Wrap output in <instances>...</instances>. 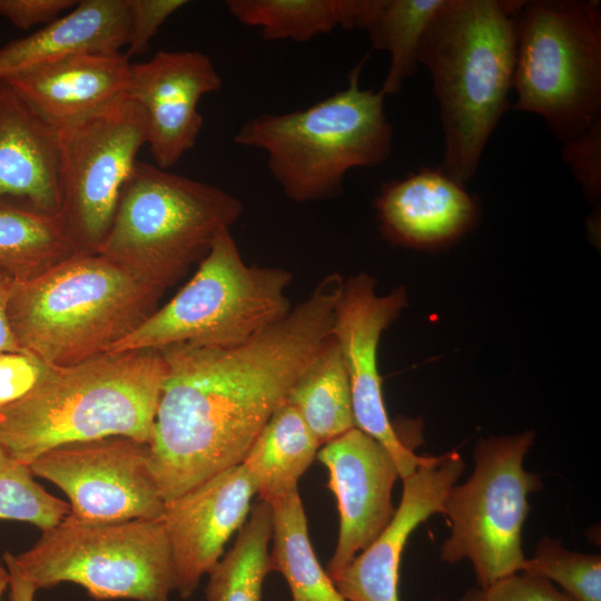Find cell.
<instances>
[{
  "mask_svg": "<svg viewBox=\"0 0 601 601\" xmlns=\"http://www.w3.org/2000/svg\"><path fill=\"white\" fill-rule=\"evenodd\" d=\"M344 280L326 275L279 322L227 348L173 345L149 466L165 502L240 464L275 411L332 336Z\"/></svg>",
  "mask_w": 601,
  "mask_h": 601,
  "instance_id": "cell-1",
  "label": "cell"
},
{
  "mask_svg": "<svg viewBox=\"0 0 601 601\" xmlns=\"http://www.w3.org/2000/svg\"><path fill=\"white\" fill-rule=\"evenodd\" d=\"M524 0H444L428 22L418 63L433 78L444 134L440 168L464 185L509 107Z\"/></svg>",
  "mask_w": 601,
  "mask_h": 601,
  "instance_id": "cell-2",
  "label": "cell"
},
{
  "mask_svg": "<svg viewBox=\"0 0 601 601\" xmlns=\"http://www.w3.org/2000/svg\"><path fill=\"white\" fill-rule=\"evenodd\" d=\"M166 373L154 349L51 365L32 393L0 412V445L29 465L73 443L124 436L149 444Z\"/></svg>",
  "mask_w": 601,
  "mask_h": 601,
  "instance_id": "cell-3",
  "label": "cell"
},
{
  "mask_svg": "<svg viewBox=\"0 0 601 601\" xmlns=\"http://www.w3.org/2000/svg\"><path fill=\"white\" fill-rule=\"evenodd\" d=\"M164 292L98 253L77 252L16 282L8 317L24 351L65 366L107 353L157 309Z\"/></svg>",
  "mask_w": 601,
  "mask_h": 601,
  "instance_id": "cell-4",
  "label": "cell"
},
{
  "mask_svg": "<svg viewBox=\"0 0 601 601\" xmlns=\"http://www.w3.org/2000/svg\"><path fill=\"white\" fill-rule=\"evenodd\" d=\"M366 58L351 70L346 89L306 109L250 118L235 135L236 144L266 152L268 169L288 198L336 196L347 171L390 157L393 129L385 96L358 83Z\"/></svg>",
  "mask_w": 601,
  "mask_h": 601,
  "instance_id": "cell-5",
  "label": "cell"
},
{
  "mask_svg": "<svg viewBox=\"0 0 601 601\" xmlns=\"http://www.w3.org/2000/svg\"><path fill=\"white\" fill-rule=\"evenodd\" d=\"M242 213L228 191L137 160L97 253L165 290Z\"/></svg>",
  "mask_w": 601,
  "mask_h": 601,
  "instance_id": "cell-6",
  "label": "cell"
},
{
  "mask_svg": "<svg viewBox=\"0 0 601 601\" xmlns=\"http://www.w3.org/2000/svg\"><path fill=\"white\" fill-rule=\"evenodd\" d=\"M292 280L285 268L248 265L230 228L223 229L190 280L107 353L240 345L290 312Z\"/></svg>",
  "mask_w": 601,
  "mask_h": 601,
  "instance_id": "cell-7",
  "label": "cell"
},
{
  "mask_svg": "<svg viewBox=\"0 0 601 601\" xmlns=\"http://www.w3.org/2000/svg\"><path fill=\"white\" fill-rule=\"evenodd\" d=\"M513 89V108L541 116L563 144L601 125L600 1L524 2Z\"/></svg>",
  "mask_w": 601,
  "mask_h": 601,
  "instance_id": "cell-8",
  "label": "cell"
},
{
  "mask_svg": "<svg viewBox=\"0 0 601 601\" xmlns=\"http://www.w3.org/2000/svg\"><path fill=\"white\" fill-rule=\"evenodd\" d=\"M14 561L37 591L71 582L97 601H171L176 590L161 519L96 522L70 513Z\"/></svg>",
  "mask_w": 601,
  "mask_h": 601,
  "instance_id": "cell-9",
  "label": "cell"
},
{
  "mask_svg": "<svg viewBox=\"0 0 601 601\" xmlns=\"http://www.w3.org/2000/svg\"><path fill=\"white\" fill-rule=\"evenodd\" d=\"M533 441L532 432L480 440L473 473L453 485L444 501L451 534L441 546V560H469L481 588L525 565L521 542L528 496L542 487L541 477L523 467Z\"/></svg>",
  "mask_w": 601,
  "mask_h": 601,
  "instance_id": "cell-10",
  "label": "cell"
},
{
  "mask_svg": "<svg viewBox=\"0 0 601 601\" xmlns=\"http://www.w3.org/2000/svg\"><path fill=\"white\" fill-rule=\"evenodd\" d=\"M146 142L144 110L128 93L57 127L60 216L77 252H98Z\"/></svg>",
  "mask_w": 601,
  "mask_h": 601,
  "instance_id": "cell-11",
  "label": "cell"
},
{
  "mask_svg": "<svg viewBox=\"0 0 601 601\" xmlns=\"http://www.w3.org/2000/svg\"><path fill=\"white\" fill-rule=\"evenodd\" d=\"M60 487L70 513L96 522L161 519L165 500L149 466V446L115 436L56 447L29 464Z\"/></svg>",
  "mask_w": 601,
  "mask_h": 601,
  "instance_id": "cell-12",
  "label": "cell"
},
{
  "mask_svg": "<svg viewBox=\"0 0 601 601\" xmlns=\"http://www.w3.org/2000/svg\"><path fill=\"white\" fill-rule=\"evenodd\" d=\"M375 285V279L365 273L344 282L332 335L347 370L355 426L388 451L403 480L431 456L416 455L395 431L386 412L377 347L383 331L407 305V298L403 288L380 296Z\"/></svg>",
  "mask_w": 601,
  "mask_h": 601,
  "instance_id": "cell-13",
  "label": "cell"
},
{
  "mask_svg": "<svg viewBox=\"0 0 601 601\" xmlns=\"http://www.w3.org/2000/svg\"><path fill=\"white\" fill-rule=\"evenodd\" d=\"M316 459L328 470L339 513L337 543L326 570L334 581L391 522L400 473L388 451L356 426L322 445Z\"/></svg>",
  "mask_w": 601,
  "mask_h": 601,
  "instance_id": "cell-14",
  "label": "cell"
},
{
  "mask_svg": "<svg viewBox=\"0 0 601 601\" xmlns=\"http://www.w3.org/2000/svg\"><path fill=\"white\" fill-rule=\"evenodd\" d=\"M255 494L252 476L237 464L165 503L161 521L181 599L190 598L221 559L226 543L247 520Z\"/></svg>",
  "mask_w": 601,
  "mask_h": 601,
  "instance_id": "cell-15",
  "label": "cell"
},
{
  "mask_svg": "<svg viewBox=\"0 0 601 601\" xmlns=\"http://www.w3.org/2000/svg\"><path fill=\"white\" fill-rule=\"evenodd\" d=\"M221 86L211 59L197 50H160L131 65L128 95L144 110L156 166L168 170L196 145L203 126L198 102Z\"/></svg>",
  "mask_w": 601,
  "mask_h": 601,
  "instance_id": "cell-16",
  "label": "cell"
},
{
  "mask_svg": "<svg viewBox=\"0 0 601 601\" xmlns=\"http://www.w3.org/2000/svg\"><path fill=\"white\" fill-rule=\"evenodd\" d=\"M465 469L453 451L418 466L403 479L400 505L383 532L334 580L347 601H400V565L407 539L433 514H444V501Z\"/></svg>",
  "mask_w": 601,
  "mask_h": 601,
  "instance_id": "cell-17",
  "label": "cell"
},
{
  "mask_svg": "<svg viewBox=\"0 0 601 601\" xmlns=\"http://www.w3.org/2000/svg\"><path fill=\"white\" fill-rule=\"evenodd\" d=\"M129 57L120 52L70 56L6 79L48 124L87 117L128 93Z\"/></svg>",
  "mask_w": 601,
  "mask_h": 601,
  "instance_id": "cell-18",
  "label": "cell"
},
{
  "mask_svg": "<svg viewBox=\"0 0 601 601\" xmlns=\"http://www.w3.org/2000/svg\"><path fill=\"white\" fill-rule=\"evenodd\" d=\"M375 206L385 236L413 247L453 242L472 226L477 214L463 185L440 167L422 168L383 184Z\"/></svg>",
  "mask_w": 601,
  "mask_h": 601,
  "instance_id": "cell-19",
  "label": "cell"
},
{
  "mask_svg": "<svg viewBox=\"0 0 601 601\" xmlns=\"http://www.w3.org/2000/svg\"><path fill=\"white\" fill-rule=\"evenodd\" d=\"M57 128L0 80V203L60 215Z\"/></svg>",
  "mask_w": 601,
  "mask_h": 601,
  "instance_id": "cell-20",
  "label": "cell"
},
{
  "mask_svg": "<svg viewBox=\"0 0 601 601\" xmlns=\"http://www.w3.org/2000/svg\"><path fill=\"white\" fill-rule=\"evenodd\" d=\"M129 31V0L78 1L40 30L0 48V80L75 55L120 52Z\"/></svg>",
  "mask_w": 601,
  "mask_h": 601,
  "instance_id": "cell-21",
  "label": "cell"
},
{
  "mask_svg": "<svg viewBox=\"0 0 601 601\" xmlns=\"http://www.w3.org/2000/svg\"><path fill=\"white\" fill-rule=\"evenodd\" d=\"M321 445L300 414L284 403L265 424L242 465L252 476L259 500L272 501L297 489Z\"/></svg>",
  "mask_w": 601,
  "mask_h": 601,
  "instance_id": "cell-22",
  "label": "cell"
},
{
  "mask_svg": "<svg viewBox=\"0 0 601 601\" xmlns=\"http://www.w3.org/2000/svg\"><path fill=\"white\" fill-rule=\"evenodd\" d=\"M444 0H358L355 28L368 32L373 47L387 51L390 68L381 92L397 93L418 67L423 33Z\"/></svg>",
  "mask_w": 601,
  "mask_h": 601,
  "instance_id": "cell-23",
  "label": "cell"
},
{
  "mask_svg": "<svg viewBox=\"0 0 601 601\" xmlns=\"http://www.w3.org/2000/svg\"><path fill=\"white\" fill-rule=\"evenodd\" d=\"M76 253L60 215L0 203V267L16 282L35 278Z\"/></svg>",
  "mask_w": 601,
  "mask_h": 601,
  "instance_id": "cell-24",
  "label": "cell"
},
{
  "mask_svg": "<svg viewBox=\"0 0 601 601\" xmlns=\"http://www.w3.org/2000/svg\"><path fill=\"white\" fill-rule=\"evenodd\" d=\"M272 570L286 580L293 601H347L318 562L298 489L272 501Z\"/></svg>",
  "mask_w": 601,
  "mask_h": 601,
  "instance_id": "cell-25",
  "label": "cell"
},
{
  "mask_svg": "<svg viewBox=\"0 0 601 601\" xmlns=\"http://www.w3.org/2000/svg\"><path fill=\"white\" fill-rule=\"evenodd\" d=\"M285 403L297 410L321 446L355 427L348 374L333 335Z\"/></svg>",
  "mask_w": 601,
  "mask_h": 601,
  "instance_id": "cell-26",
  "label": "cell"
},
{
  "mask_svg": "<svg viewBox=\"0 0 601 601\" xmlns=\"http://www.w3.org/2000/svg\"><path fill=\"white\" fill-rule=\"evenodd\" d=\"M231 16L266 40L309 41L335 28L354 29L357 0H228Z\"/></svg>",
  "mask_w": 601,
  "mask_h": 601,
  "instance_id": "cell-27",
  "label": "cell"
},
{
  "mask_svg": "<svg viewBox=\"0 0 601 601\" xmlns=\"http://www.w3.org/2000/svg\"><path fill=\"white\" fill-rule=\"evenodd\" d=\"M273 513L269 503L259 500L229 552L208 573L207 601H262L263 584L272 572L269 542Z\"/></svg>",
  "mask_w": 601,
  "mask_h": 601,
  "instance_id": "cell-28",
  "label": "cell"
},
{
  "mask_svg": "<svg viewBox=\"0 0 601 601\" xmlns=\"http://www.w3.org/2000/svg\"><path fill=\"white\" fill-rule=\"evenodd\" d=\"M33 477L28 464L0 445V520L26 522L43 532L70 514V505L48 493Z\"/></svg>",
  "mask_w": 601,
  "mask_h": 601,
  "instance_id": "cell-29",
  "label": "cell"
},
{
  "mask_svg": "<svg viewBox=\"0 0 601 601\" xmlns=\"http://www.w3.org/2000/svg\"><path fill=\"white\" fill-rule=\"evenodd\" d=\"M523 572L559 584L574 601H601V558L568 550L559 540L543 536Z\"/></svg>",
  "mask_w": 601,
  "mask_h": 601,
  "instance_id": "cell-30",
  "label": "cell"
},
{
  "mask_svg": "<svg viewBox=\"0 0 601 601\" xmlns=\"http://www.w3.org/2000/svg\"><path fill=\"white\" fill-rule=\"evenodd\" d=\"M460 601H574L549 580L516 572L485 588H471Z\"/></svg>",
  "mask_w": 601,
  "mask_h": 601,
  "instance_id": "cell-31",
  "label": "cell"
},
{
  "mask_svg": "<svg viewBox=\"0 0 601 601\" xmlns=\"http://www.w3.org/2000/svg\"><path fill=\"white\" fill-rule=\"evenodd\" d=\"M50 368L28 351L0 353V412L32 393Z\"/></svg>",
  "mask_w": 601,
  "mask_h": 601,
  "instance_id": "cell-32",
  "label": "cell"
},
{
  "mask_svg": "<svg viewBox=\"0 0 601 601\" xmlns=\"http://www.w3.org/2000/svg\"><path fill=\"white\" fill-rule=\"evenodd\" d=\"M187 3L186 0H129L130 31L126 55L146 51L159 28Z\"/></svg>",
  "mask_w": 601,
  "mask_h": 601,
  "instance_id": "cell-33",
  "label": "cell"
},
{
  "mask_svg": "<svg viewBox=\"0 0 601 601\" xmlns=\"http://www.w3.org/2000/svg\"><path fill=\"white\" fill-rule=\"evenodd\" d=\"M562 158L587 195L595 199L601 187V125L564 144Z\"/></svg>",
  "mask_w": 601,
  "mask_h": 601,
  "instance_id": "cell-34",
  "label": "cell"
},
{
  "mask_svg": "<svg viewBox=\"0 0 601 601\" xmlns=\"http://www.w3.org/2000/svg\"><path fill=\"white\" fill-rule=\"evenodd\" d=\"M76 0H0V16L14 27L28 30L48 24L73 8Z\"/></svg>",
  "mask_w": 601,
  "mask_h": 601,
  "instance_id": "cell-35",
  "label": "cell"
},
{
  "mask_svg": "<svg viewBox=\"0 0 601 601\" xmlns=\"http://www.w3.org/2000/svg\"><path fill=\"white\" fill-rule=\"evenodd\" d=\"M16 279L0 267V353L24 351L18 343L8 317V305Z\"/></svg>",
  "mask_w": 601,
  "mask_h": 601,
  "instance_id": "cell-36",
  "label": "cell"
},
{
  "mask_svg": "<svg viewBox=\"0 0 601 601\" xmlns=\"http://www.w3.org/2000/svg\"><path fill=\"white\" fill-rule=\"evenodd\" d=\"M2 559L10 574L9 601H33L37 589L20 572L14 561V554L7 551Z\"/></svg>",
  "mask_w": 601,
  "mask_h": 601,
  "instance_id": "cell-37",
  "label": "cell"
},
{
  "mask_svg": "<svg viewBox=\"0 0 601 601\" xmlns=\"http://www.w3.org/2000/svg\"><path fill=\"white\" fill-rule=\"evenodd\" d=\"M10 574L7 568L0 563V601L3 592L9 588Z\"/></svg>",
  "mask_w": 601,
  "mask_h": 601,
  "instance_id": "cell-38",
  "label": "cell"
}]
</instances>
